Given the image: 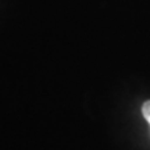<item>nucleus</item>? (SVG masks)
Returning <instances> with one entry per match:
<instances>
[{
  "label": "nucleus",
  "mask_w": 150,
  "mask_h": 150,
  "mask_svg": "<svg viewBox=\"0 0 150 150\" xmlns=\"http://www.w3.org/2000/svg\"><path fill=\"white\" fill-rule=\"evenodd\" d=\"M142 111H143V115L145 120L148 121V123L150 124V100L145 101L143 104V108H142Z\"/></svg>",
  "instance_id": "1"
}]
</instances>
